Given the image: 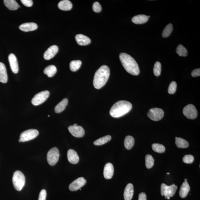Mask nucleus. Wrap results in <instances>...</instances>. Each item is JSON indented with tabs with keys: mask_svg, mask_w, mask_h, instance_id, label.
Listing matches in <instances>:
<instances>
[{
	"mask_svg": "<svg viewBox=\"0 0 200 200\" xmlns=\"http://www.w3.org/2000/svg\"><path fill=\"white\" fill-rule=\"evenodd\" d=\"M119 58L124 68L128 73L133 75L139 74L138 65L131 56L126 53H122L120 55Z\"/></svg>",
	"mask_w": 200,
	"mask_h": 200,
	"instance_id": "1",
	"label": "nucleus"
},
{
	"mask_svg": "<svg viewBox=\"0 0 200 200\" xmlns=\"http://www.w3.org/2000/svg\"><path fill=\"white\" fill-rule=\"evenodd\" d=\"M132 105L130 102L120 101L116 102L111 108L110 114L112 117L118 118L129 112L132 109Z\"/></svg>",
	"mask_w": 200,
	"mask_h": 200,
	"instance_id": "2",
	"label": "nucleus"
},
{
	"mask_svg": "<svg viewBox=\"0 0 200 200\" xmlns=\"http://www.w3.org/2000/svg\"><path fill=\"white\" fill-rule=\"evenodd\" d=\"M110 69L107 65H103L98 69L94 77L93 84L95 88L100 89L105 85L109 79Z\"/></svg>",
	"mask_w": 200,
	"mask_h": 200,
	"instance_id": "3",
	"label": "nucleus"
},
{
	"mask_svg": "<svg viewBox=\"0 0 200 200\" xmlns=\"http://www.w3.org/2000/svg\"><path fill=\"white\" fill-rule=\"evenodd\" d=\"M12 182L14 187L16 190L20 191L25 185V176L21 171H16L14 173Z\"/></svg>",
	"mask_w": 200,
	"mask_h": 200,
	"instance_id": "4",
	"label": "nucleus"
},
{
	"mask_svg": "<svg viewBox=\"0 0 200 200\" xmlns=\"http://www.w3.org/2000/svg\"><path fill=\"white\" fill-rule=\"evenodd\" d=\"M177 187L175 184L170 186L167 185L164 183L161 186V194L162 196L172 197L175 194Z\"/></svg>",
	"mask_w": 200,
	"mask_h": 200,
	"instance_id": "5",
	"label": "nucleus"
},
{
	"mask_svg": "<svg viewBox=\"0 0 200 200\" xmlns=\"http://www.w3.org/2000/svg\"><path fill=\"white\" fill-rule=\"evenodd\" d=\"M60 156V152L58 148L54 147L51 149L47 156L48 164L51 166H54L58 162Z\"/></svg>",
	"mask_w": 200,
	"mask_h": 200,
	"instance_id": "6",
	"label": "nucleus"
},
{
	"mask_svg": "<svg viewBox=\"0 0 200 200\" xmlns=\"http://www.w3.org/2000/svg\"><path fill=\"white\" fill-rule=\"evenodd\" d=\"M50 92L48 91L41 92L34 96L32 100V103L34 106H38L43 103L50 96Z\"/></svg>",
	"mask_w": 200,
	"mask_h": 200,
	"instance_id": "7",
	"label": "nucleus"
},
{
	"mask_svg": "<svg viewBox=\"0 0 200 200\" xmlns=\"http://www.w3.org/2000/svg\"><path fill=\"white\" fill-rule=\"evenodd\" d=\"M39 132L37 130L30 129L22 132L20 136L21 142L28 141L34 139L38 136Z\"/></svg>",
	"mask_w": 200,
	"mask_h": 200,
	"instance_id": "8",
	"label": "nucleus"
},
{
	"mask_svg": "<svg viewBox=\"0 0 200 200\" xmlns=\"http://www.w3.org/2000/svg\"><path fill=\"white\" fill-rule=\"evenodd\" d=\"M164 112L160 108H154L150 109L148 113V116L150 119L154 121L160 120L164 117Z\"/></svg>",
	"mask_w": 200,
	"mask_h": 200,
	"instance_id": "9",
	"label": "nucleus"
},
{
	"mask_svg": "<svg viewBox=\"0 0 200 200\" xmlns=\"http://www.w3.org/2000/svg\"><path fill=\"white\" fill-rule=\"evenodd\" d=\"M183 113L186 117L190 119L196 118L198 114L196 108L192 104L186 106L183 109Z\"/></svg>",
	"mask_w": 200,
	"mask_h": 200,
	"instance_id": "10",
	"label": "nucleus"
},
{
	"mask_svg": "<svg viewBox=\"0 0 200 200\" xmlns=\"http://www.w3.org/2000/svg\"><path fill=\"white\" fill-rule=\"evenodd\" d=\"M86 183L87 181L84 177H79L71 183L69 185V189L70 191H72L78 190L83 187Z\"/></svg>",
	"mask_w": 200,
	"mask_h": 200,
	"instance_id": "11",
	"label": "nucleus"
},
{
	"mask_svg": "<svg viewBox=\"0 0 200 200\" xmlns=\"http://www.w3.org/2000/svg\"><path fill=\"white\" fill-rule=\"evenodd\" d=\"M68 130L73 136L77 138H82L85 135V131L81 126H70L68 127Z\"/></svg>",
	"mask_w": 200,
	"mask_h": 200,
	"instance_id": "12",
	"label": "nucleus"
},
{
	"mask_svg": "<svg viewBox=\"0 0 200 200\" xmlns=\"http://www.w3.org/2000/svg\"><path fill=\"white\" fill-rule=\"evenodd\" d=\"M8 60L12 72L14 73H17L19 71V66L15 55L13 54H10L8 56Z\"/></svg>",
	"mask_w": 200,
	"mask_h": 200,
	"instance_id": "13",
	"label": "nucleus"
},
{
	"mask_svg": "<svg viewBox=\"0 0 200 200\" xmlns=\"http://www.w3.org/2000/svg\"><path fill=\"white\" fill-rule=\"evenodd\" d=\"M59 48L56 45H52L50 47L44 54V58L45 60H49L52 59L58 52Z\"/></svg>",
	"mask_w": 200,
	"mask_h": 200,
	"instance_id": "14",
	"label": "nucleus"
},
{
	"mask_svg": "<svg viewBox=\"0 0 200 200\" xmlns=\"http://www.w3.org/2000/svg\"><path fill=\"white\" fill-rule=\"evenodd\" d=\"M114 174V167L111 163H108L105 165L103 171V175L106 179L112 178Z\"/></svg>",
	"mask_w": 200,
	"mask_h": 200,
	"instance_id": "15",
	"label": "nucleus"
},
{
	"mask_svg": "<svg viewBox=\"0 0 200 200\" xmlns=\"http://www.w3.org/2000/svg\"><path fill=\"white\" fill-rule=\"evenodd\" d=\"M68 160L71 164H76L78 163L79 160V158L78 154L76 151L72 149H70L67 153Z\"/></svg>",
	"mask_w": 200,
	"mask_h": 200,
	"instance_id": "16",
	"label": "nucleus"
},
{
	"mask_svg": "<svg viewBox=\"0 0 200 200\" xmlns=\"http://www.w3.org/2000/svg\"><path fill=\"white\" fill-rule=\"evenodd\" d=\"M134 193V186L132 183H128L126 186L124 192V197L125 200H131Z\"/></svg>",
	"mask_w": 200,
	"mask_h": 200,
	"instance_id": "17",
	"label": "nucleus"
},
{
	"mask_svg": "<svg viewBox=\"0 0 200 200\" xmlns=\"http://www.w3.org/2000/svg\"><path fill=\"white\" fill-rule=\"evenodd\" d=\"M77 42L81 46H86L91 43V40L88 37L82 34H78L75 36Z\"/></svg>",
	"mask_w": 200,
	"mask_h": 200,
	"instance_id": "18",
	"label": "nucleus"
},
{
	"mask_svg": "<svg viewBox=\"0 0 200 200\" xmlns=\"http://www.w3.org/2000/svg\"><path fill=\"white\" fill-rule=\"evenodd\" d=\"M38 26L36 24L33 22L24 23L21 24L19 26L20 30L24 32L34 31L37 29Z\"/></svg>",
	"mask_w": 200,
	"mask_h": 200,
	"instance_id": "19",
	"label": "nucleus"
},
{
	"mask_svg": "<svg viewBox=\"0 0 200 200\" xmlns=\"http://www.w3.org/2000/svg\"><path fill=\"white\" fill-rule=\"evenodd\" d=\"M8 80L7 71L5 65L3 63L0 62V82L6 83Z\"/></svg>",
	"mask_w": 200,
	"mask_h": 200,
	"instance_id": "20",
	"label": "nucleus"
},
{
	"mask_svg": "<svg viewBox=\"0 0 200 200\" xmlns=\"http://www.w3.org/2000/svg\"><path fill=\"white\" fill-rule=\"evenodd\" d=\"M58 7L59 9L62 11H69L72 9V4L68 0H63L59 3Z\"/></svg>",
	"mask_w": 200,
	"mask_h": 200,
	"instance_id": "21",
	"label": "nucleus"
},
{
	"mask_svg": "<svg viewBox=\"0 0 200 200\" xmlns=\"http://www.w3.org/2000/svg\"><path fill=\"white\" fill-rule=\"evenodd\" d=\"M190 190L189 183L187 182H184L182 185L180 191H179V195L182 198H185L187 197Z\"/></svg>",
	"mask_w": 200,
	"mask_h": 200,
	"instance_id": "22",
	"label": "nucleus"
},
{
	"mask_svg": "<svg viewBox=\"0 0 200 200\" xmlns=\"http://www.w3.org/2000/svg\"><path fill=\"white\" fill-rule=\"evenodd\" d=\"M148 16L144 15H139L134 16L132 21L136 24H142L146 23L148 21Z\"/></svg>",
	"mask_w": 200,
	"mask_h": 200,
	"instance_id": "23",
	"label": "nucleus"
},
{
	"mask_svg": "<svg viewBox=\"0 0 200 200\" xmlns=\"http://www.w3.org/2000/svg\"><path fill=\"white\" fill-rule=\"evenodd\" d=\"M68 103V99L66 98L63 99L57 105L55 108V112L56 113H60L65 109Z\"/></svg>",
	"mask_w": 200,
	"mask_h": 200,
	"instance_id": "24",
	"label": "nucleus"
},
{
	"mask_svg": "<svg viewBox=\"0 0 200 200\" xmlns=\"http://www.w3.org/2000/svg\"><path fill=\"white\" fill-rule=\"evenodd\" d=\"M3 2L6 7L12 11L17 9L20 7L19 4L15 0H5Z\"/></svg>",
	"mask_w": 200,
	"mask_h": 200,
	"instance_id": "25",
	"label": "nucleus"
},
{
	"mask_svg": "<svg viewBox=\"0 0 200 200\" xmlns=\"http://www.w3.org/2000/svg\"><path fill=\"white\" fill-rule=\"evenodd\" d=\"M57 72V69L54 65H50L46 67L44 69V73L50 77L54 76Z\"/></svg>",
	"mask_w": 200,
	"mask_h": 200,
	"instance_id": "26",
	"label": "nucleus"
},
{
	"mask_svg": "<svg viewBox=\"0 0 200 200\" xmlns=\"http://www.w3.org/2000/svg\"><path fill=\"white\" fill-rule=\"evenodd\" d=\"M175 144L177 147L180 148H188L189 144L186 140L181 138H175Z\"/></svg>",
	"mask_w": 200,
	"mask_h": 200,
	"instance_id": "27",
	"label": "nucleus"
},
{
	"mask_svg": "<svg viewBox=\"0 0 200 200\" xmlns=\"http://www.w3.org/2000/svg\"><path fill=\"white\" fill-rule=\"evenodd\" d=\"M134 138L131 136L126 137L124 140V146L126 149L130 150L134 146Z\"/></svg>",
	"mask_w": 200,
	"mask_h": 200,
	"instance_id": "28",
	"label": "nucleus"
},
{
	"mask_svg": "<svg viewBox=\"0 0 200 200\" xmlns=\"http://www.w3.org/2000/svg\"><path fill=\"white\" fill-rule=\"evenodd\" d=\"M111 139V136L109 135L105 136L95 141L93 144L97 146L102 145L110 141Z\"/></svg>",
	"mask_w": 200,
	"mask_h": 200,
	"instance_id": "29",
	"label": "nucleus"
},
{
	"mask_svg": "<svg viewBox=\"0 0 200 200\" xmlns=\"http://www.w3.org/2000/svg\"><path fill=\"white\" fill-rule=\"evenodd\" d=\"M81 61L80 60L73 61H71L70 64L71 70L73 72L78 70L80 68L82 65Z\"/></svg>",
	"mask_w": 200,
	"mask_h": 200,
	"instance_id": "30",
	"label": "nucleus"
},
{
	"mask_svg": "<svg viewBox=\"0 0 200 200\" xmlns=\"http://www.w3.org/2000/svg\"><path fill=\"white\" fill-rule=\"evenodd\" d=\"M173 29L172 24H168L163 30L162 33L163 37L164 38L168 37L172 32Z\"/></svg>",
	"mask_w": 200,
	"mask_h": 200,
	"instance_id": "31",
	"label": "nucleus"
},
{
	"mask_svg": "<svg viewBox=\"0 0 200 200\" xmlns=\"http://www.w3.org/2000/svg\"><path fill=\"white\" fill-rule=\"evenodd\" d=\"M154 159L150 155H147L145 156V165L148 169L152 168L154 164Z\"/></svg>",
	"mask_w": 200,
	"mask_h": 200,
	"instance_id": "32",
	"label": "nucleus"
},
{
	"mask_svg": "<svg viewBox=\"0 0 200 200\" xmlns=\"http://www.w3.org/2000/svg\"><path fill=\"white\" fill-rule=\"evenodd\" d=\"M177 54L180 56L185 57L187 55V49L184 47L182 45H179L177 47L176 50Z\"/></svg>",
	"mask_w": 200,
	"mask_h": 200,
	"instance_id": "33",
	"label": "nucleus"
},
{
	"mask_svg": "<svg viewBox=\"0 0 200 200\" xmlns=\"http://www.w3.org/2000/svg\"><path fill=\"white\" fill-rule=\"evenodd\" d=\"M152 149L154 152L163 153L165 152V148L163 145L159 144H154L152 145Z\"/></svg>",
	"mask_w": 200,
	"mask_h": 200,
	"instance_id": "34",
	"label": "nucleus"
},
{
	"mask_svg": "<svg viewBox=\"0 0 200 200\" xmlns=\"http://www.w3.org/2000/svg\"><path fill=\"white\" fill-rule=\"evenodd\" d=\"M161 69H162V66H161V63L157 62L155 63L154 68V73L156 76H160L161 74Z\"/></svg>",
	"mask_w": 200,
	"mask_h": 200,
	"instance_id": "35",
	"label": "nucleus"
},
{
	"mask_svg": "<svg viewBox=\"0 0 200 200\" xmlns=\"http://www.w3.org/2000/svg\"><path fill=\"white\" fill-rule=\"evenodd\" d=\"M177 83L175 81L171 82L169 85L168 92L170 94H173L176 92L177 89Z\"/></svg>",
	"mask_w": 200,
	"mask_h": 200,
	"instance_id": "36",
	"label": "nucleus"
},
{
	"mask_svg": "<svg viewBox=\"0 0 200 200\" xmlns=\"http://www.w3.org/2000/svg\"><path fill=\"white\" fill-rule=\"evenodd\" d=\"M194 160V157L191 155H186L183 158V161L186 164H191L193 162Z\"/></svg>",
	"mask_w": 200,
	"mask_h": 200,
	"instance_id": "37",
	"label": "nucleus"
},
{
	"mask_svg": "<svg viewBox=\"0 0 200 200\" xmlns=\"http://www.w3.org/2000/svg\"><path fill=\"white\" fill-rule=\"evenodd\" d=\"M92 7L93 11L97 13H99L101 11V6L98 2H95L93 4Z\"/></svg>",
	"mask_w": 200,
	"mask_h": 200,
	"instance_id": "38",
	"label": "nucleus"
},
{
	"mask_svg": "<svg viewBox=\"0 0 200 200\" xmlns=\"http://www.w3.org/2000/svg\"><path fill=\"white\" fill-rule=\"evenodd\" d=\"M46 191L45 190H42L39 193L38 200H46Z\"/></svg>",
	"mask_w": 200,
	"mask_h": 200,
	"instance_id": "39",
	"label": "nucleus"
},
{
	"mask_svg": "<svg viewBox=\"0 0 200 200\" xmlns=\"http://www.w3.org/2000/svg\"><path fill=\"white\" fill-rule=\"evenodd\" d=\"M21 2L22 4L26 7H31L33 4L32 0H21Z\"/></svg>",
	"mask_w": 200,
	"mask_h": 200,
	"instance_id": "40",
	"label": "nucleus"
},
{
	"mask_svg": "<svg viewBox=\"0 0 200 200\" xmlns=\"http://www.w3.org/2000/svg\"><path fill=\"white\" fill-rule=\"evenodd\" d=\"M191 75L193 77L199 76L200 75V68L195 69L192 71L191 73Z\"/></svg>",
	"mask_w": 200,
	"mask_h": 200,
	"instance_id": "41",
	"label": "nucleus"
},
{
	"mask_svg": "<svg viewBox=\"0 0 200 200\" xmlns=\"http://www.w3.org/2000/svg\"><path fill=\"white\" fill-rule=\"evenodd\" d=\"M138 200H147L146 195L145 193L142 192L139 195Z\"/></svg>",
	"mask_w": 200,
	"mask_h": 200,
	"instance_id": "42",
	"label": "nucleus"
},
{
	"mask_svg": "<svg viewBox=\"0 0 200 200\" xmlns=\"http://www.w3.org/2000/svg\"><path fill=\"white\" fill-rule=\"evenodd\" d=\"M73 126H77L78 125H77V124H73Z\"/></svg>",
	"mask_w": 200,
	"mask_h": 200,
	"instance_id": "43",
	"label": "nucleus"
},
{
	"mask_svg": "<svg viewBox=\"0 0 200 200\" xmlns=\"http://www.w3.org/2000/svg\"><path fill=\"white\" fill-rule=\"evenodd\" d=\"M185 182H187V179H185Z\"/></svg>",
	"mask_w": 200,
	"mask_h": 200,
	"instance_id": "44",
	"label": "nucleus"
},
{
	"mask_svg": "<svg viewBox=\"0 0 200 200\" xmlns=\"http://www.w3.org/2000/svg\"><path fill=\"white\" fill-rule=\"evenodd\" d=\"M170 197H167V199H170Z\"/></svg>",
	"mask_w": 200,
	"mask_h": 200,
	"instance_id": "45",
	"label": "nucleus"
},
{
	"mask_svg": "<svg viewBox=\"0 0 200 200\" xmlns=\"http://www.w3.org/2000/svg\"><path fill=\"white\" fill-rule=\"evenodd\" d=\"M167 174H168V175L170 174V173H167Z\"/></svg>",
	"mask_w": 200,
	"mask_h": 200,
	"instance_id": "46",
	"label": "nucleus"
},
{
	"mask_svg": "<svg viewBox=\"0 0 200 200\" xmlns=\"http://www.w3.org/2000/svg\"><path fill=\"white\" fill-rule=\"evenodd\" d=\"M48 117H50V115H48Z\"/></svg>",
	"mask_w": 200,
	"mask_h": 200,
	"instance_id": "47",
	"label": "nucleus"
}]
</instances>
